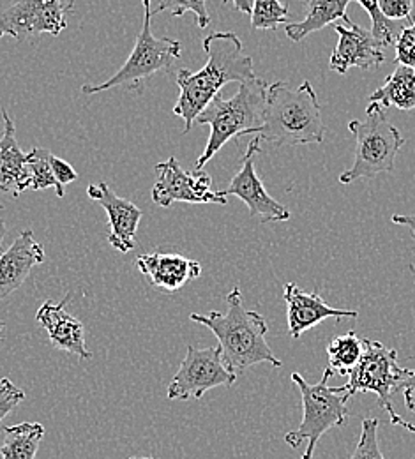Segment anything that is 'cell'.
<instances>
[{
	"mask_svg": "<svg viewBox=\"0 0 415 459\" xmlns=\"http://www.w3.org/2000/svg\"><path fill=\"white\" fill-rule=\"evenodd\" d=\"M207 64L191 73L180 69L177 85L180 89L174 114L184 120V134H187L211 101L221 94V89L232 82L246 83L255 78L253 58L244 54L242 41L234 32H214L203 39Z\"/></svg>",
	"mask_w": 415,
	"mask_h": 459,
	"instance_id": "cell-1",
	"label": "cell"
},
{
	"mask_svg": "<svg viewBox=\"0 0 415 459\" xmlns=\"http://www.w3.org/2000/svg\"><path fill=\"white\" fill-rule=\"evenodd\" d=\"M229 311H211L209 315L193 313L189 318L207 329L218 338L225 364L236 373L242 375L249 368L267 362L274 368H281V360L274 355L265 336L269 333L265 318L242 304V293L234 288L227 295Z\"/></svg>",
	"mask_w": 415,
	"mask_h": 459,
	"instance_id": "cell-2",
	"label": "cell"
},
{
	"mask_svg": "<svg viewBox=\"0 0 415 459\" xmlns=\"http://www.w3.org/2000/svg\"><path fill=\"white\" fill-rule=\"evenodd\" d=\"M325 133L327 126L309 82H302L297 89L285 82L269 85L264 126L255 133L262 142L274 147L311 145L322 143Z\"/></svg>",
	"mask_w": 415,
	"mask_h": 459,
	"instance_id": "cell-3",
	"label": "cell"
},
{
	"mask_svg": "<svg viewBox=\"0 0 415 459\" xmlns=\"http://www.w3.org/2000/svg\"><path fill=\"white\" fill-rule=\"evenodd\" d=\"M267 89L269 85L260 78L238 83V94L232 100H223L221 94H218L196 117V124L211 126V134L203 154L195 163V170H203L232 138L255 134L264 126Z\"/></svg>",
	"mask_w": 415,
	"mask_h": 459,
	"instance_id": "cell-4",
	"label": "cell"
},
{
	"mask_svg": "<svg viewBox=\"0 0 415 459\" xmlns=\"http://www.w3.org/2000/svg\"><path fill=\"white\" fill-rule=\"evenodd\" d=\"M334 373L331 368L324 371V377L318 384H307L300 373H292V380L300 391L304 417L296 431H289L285 435V442L298 449L302 444L306 451L300 459L313 458V453L320 442V438L333 428H342L349 420L347 403L352 398L347 385L329 387L327 382Z\"/></svg>",
	"mask_w": 415,
	"mask_h": 459,
	"instance_id": "cell-5",
	"label": "cell"
},
{
	"mask_svg": "<svg viewBox=\"0 0 415 459\" xmlns=\"http://www.w3.org/2000/svg\"><path fill=\"white\" fill-rule=\"evenodd\" d=\"M349 129L356 136V158L352 169L340 175L342 184H350L357 178H371L378 173L394 172L396 156L405 145V138L387 120L385 110L376 105H367L364 120H352Z\"/></svg>",
	"mask_w": 415,
	"mask_h": 459,
	"instance_id": "cell-6",
	"label": "cell"
},
{
	"mask_svg": "<svg viewBox=\"0 0 415 459\" xmlns=\"http://www.w3.org/2000/svg\"><path fill=\"white\" fill-rule=\"evenodd\" d=\"M142 4H143V23L131 56L124 62L119 71L107 82L98 85H83L82 87L83 94H99V92L112 91L116 87H127L133 91H140L145 80H149L158 73L170 71L174 62L180 58L182 45L178 41L170 38H156L152 34L151 0H142Z\"/></svg>",
	"mask_w": 415,
	"mask_h": 459,
	"instance_id": "cell-7",
	"label": "cell"
},
{
	"mask_svg": "<svg viewBox=\"0 0 415 459\" xmlns=\"http://www.w3.org/2000/svg\"><path fill=\"white\" fill-rule=\"evenodd\" d=\"M409 375L411 369L400 368L398 364V350L378 342L364 340V353L354 371L349 375L347 389L350 396H356L357 393L376 394L380 408L387 411L391 422L415 433L414 424L403 420L391 403Z\"/></svg>",
	"mask_w": 415,
	"mask_h": 459,
	"instance_id": "cell-8",
	"label": "cell"
},
{
	"mask_svg": "<svg viewBox=\"0 0 415 459\" xmlns=\"http://www.w3.org/2000/svg\"><path fill=\"white\" fill-rule=\"evenodd\" d=\"M236 382L238 375L225 364L220 344L211 348L187 346L167 398L170 402L200 400L205 393L216 387H232Z\"/></svg>",
	"mask_w": 415,
	"mask_h": 459,
	"instance_id": "cell-9",
	"label": "cell"
},
{
	"mask_svg": "<svg viewBox=\"0 0 415 459\" xmlns=\"http://www.w3.org/2000/svg\"><path fill=\"white\" fill-rule=\"evenodd\" d=\"M74 0H18L0 14V38L11 36L25 41L32 36H60L67 29V18Z\"/></svg>",
	"mask_w": 415,
	"mask_h": 459,
	"instance_id": "cell-10",
	"label": "cell"
},
{
	"mask_svg": "<svg viewBox=\"0 0 415 459\" xmlns=\"http://www.w3.org/2000/svg\"><path fill=\"white\" fill-rule=\"evenodd\" d=\"M160 175L152 187V202L160 207H170L176 202L184 204H218L227 205V195L212 189V178L203 170L186 172L177 158H170L156 165Z\"/></svg>",
	"mask_w": 415,
	"mask_h": 459,
	"instance_id": "cell-11",
	"label": "cell"
},
{
	"mask_svg": "<svg viewBox=\"0 0 415 459\" xmlns=\"http://www.w3.org/2000/svg\"><path fill=\"white\" fill-rule=\"evenodd\" d=\"M260 143L262 140L258 136H255L247 143L246 154L242 158V167L223 193L227 196L232 195L240 198L247 205L249 216L256 218L260 223L289 221L290 211L267 193L264 182L255 170V156L260 152Z\"/></svg>",
	"mask_w": 415,
	"mask_h": 459,
	"instance_id": "cell-12",
	"label": "cell"
},
{
	"mask_svg": "<svg viewBox=\"0 0 415 459\" xmlns=\"http://www.w3.org/2000/svg\"><path fill=\"white\" fill-rule=\"evenodd\" d=\"M334 30L340 39L329 60V67L338 74H345L352 67H380L385 60L384 47L373 38L371 30H366L354 22L350 25H334Z\"/></svg>",
	"mask_w": 415,
	"mask_h": 459,
	"instance_id": "cell-13",
	"label": "cell"
},
{
	"mask_svg": "<svg viewBox=\"0 0 415 459\" xmlns=\"http://www.w3.org/2000/svg\"><path fill=\"white\" fill-rule=\"evenodd\" d=\"M91 200L98 202L108 214V242L120 253H129L134 249V235L142 221V211L129 200L120 198L116 191L105 184H91L87 187Z\"/></svg>",
	"mask_w": 415,
	"mask_h": 459,
	"instance_id": "cell-14",
	"label": "cell"
},
{
	"mask_svg": "<svg viewBox=\"0 0 415 459\" xmlns=\"http://www.w3.org/2000/svg\"><path fill=\"white\" fill-rule=\"evenodd\" d=\"M283 299L287 304L289 331L294 340H298L304 333L322 324L327 318H357L359 311L331 307L316 291L307 293L297 287L296 283H287Z\"/></svg>",
	"mask_w": 415,
	"mask_h": 459,
	"instance_id": "cell-15",
	"label": "cell"
},
{
	"mask_svg": "<svg viewBox=\"0 0 415 459\" xmlns=\"http://www.w3.org/2000/svg\"><path fill=\"white\" fill-rule=\"evenodd\" d=\"M45 262V249L32 230H23L0 255V300L22 287L34 267Z\"/></svg>",
	"mask_w": 415,
	"mask_h": 459,
	"instance_id": "cell-16",
	"label": "cell"
},
{
	"mask_svg": "<svg viewBox=\"0 0 415 459\" xmlns=\"http://www.w3.org/2000/svg\"><path fill=\"white\" fill-rule=\"evenodd\" d=\"M67 299L69 295L60 302H43L36 313V320L47 331L54 348L65 353H73L82 360H89L92 359V353L87 350L85 344V327L78 318L65 311Z\"/></svg>",
	"mask_w": 415,
	"mask_h": 459,
	"instance_id": "cell-17",
	"label": "cell"
},
{
	"mask_svg": "<svg viewBox=\"0 0 415 459\" xmlns=\"http://www.w3.org/2000/svg\"><path fill=\"white\" fill-rule=\"evenodd\" d=\"M136 269L152 287L165 293H176L202 274V265L196 260H189L174 253L142 255L136 258Z\"/></svg>",
	"mask_w": 415,
	"mask_h": 459,
	"instance_id": "cell-18",
	"label": "cell"
},
{
	"mask_svg": "<svg viewBox=\"0 0 415 459\" xmlns=\"http://www.w3.org/2000/svg\"><path fill=\"white\" fill-rule=\"evenodd\" d=\"M4 129L0 136V193L18 198L30 189L32 175L29 169V154H25L16 140V127L13 118L2 108Z\"/></svg>",
	"mask_w": 415,
	"mask_h": 459,
	"instance_id": "cell-19",
	"label": "cell"
},
{
	"mask_svg": "<svg viewBox=\"0 0 415 459\" xmlns=\"http://www.w3.org/2000/svg\"><path fill=\"white\" fill-rule=\"evenodd\" d=\"M354 0H306V16L298 23H289L285 27L289 39L298 43L309 34L333 25L336 20H342L343 25H350L352 20L347 14V7Z\"/></svg>",
	"mask_w": 415,
	"mask_h": 459,
	"instance_id": "cell-20",
	"label": "cell"
},
{
	"mask_svg": "<svg viewBox=\"0 0 415 459\" xmlns=\"http://www.w3.org/2000/svg\"><path fill=\"white\" fill-rule=\"evenodd\" d=\"M371 105L387 110L391 107L398 110H414L415 108V69L398 64V67L389 74L385 83L376 89L369 100Z\"/></svg>",
	"mask_w": 415,
	"mask_h": 459,
	"instance_id": "cell-21",
	"label": "cell"
},
{
	"mask_svg": "<svg viewBox=\"0 0 415 459\" xmlns=\"http://www.w3.org/2000/svg\"><path fill=\"white\" fill-rule=\"evenodd\" d=\"M45 437V426L39 422H22L4 429L0 459H36Z\"/></svg>",
	"mask_w": 415,
	"mask_h": 459,
	"instance_id": "cell-22",
	"label": "cell"
},
{
	"mask_svg": "<svg viewBox=\"0 0 415 459\" xmlns=\"http://www.w3.org/2000/svg\"><path fill=\"white\" fill-rule=\"evenodd\" d=\"M364 353V340H360L354 331L334 338L327 344V359L331 371L334 375H350Z\"/></svg>",
	"mask_w": 415,
	"mask_h": 459,
	"instance_id": "cell-23",
	"label": "cell"
},
{
	"mask_svg": "<svg viewBox=\"0 0 415 459\" xmlns=\"http://www.w3.org/2000/svg\"><path fill=\"white\" fill-rule=\"evenodd\" d=\"M52 152L48 149L34 147L29 152V169L32 175V191H43L47 187H56L57 196H64V186L60 184L52 169Z\"/></svg>",
	"mask_w": 415,
	"mask_h": 459,
	"instance_id": "cell-24",
	"label": "cell"
},
{
	"mask_svg": "<svg viewBox=\"0 0 415 459\" xmlns=\"http://www.w3.org/2000/svg\"><path fill=\"white\" fill-rule=\"evenodd\" d=\"M289 7L281 0H255L251 11V25L258 30H276L289 25Z\"/></svg>",
	"mask_w": 415,
	"mask_h": 459,
	"instance_id": "cell-25",
	"label": "cell"
},
{
	"mask_svg": "<svg viewBox=\"0 0 415 459\" xmlns=\"http://www.w3.org/2000/svg\"><path fill=\"white\" fill-rule=\"evenodd\" d=\"M169 11L172 16H184L186 13H193L196 25L200 29H207L211 23V16L207 11V0H161L160 5L152 11V16Z\"/></svg>",
	"mask_w": 415,
	"mask_h": 459,
	"instance_id": "cell-26",
	"label": "cell"
},
{
	"mask_svg": "<svg viewBox=\"0 0 415 459\" xmlns=\"http://www.w3.org/2000/svg\"><path fill=\"white\" fill-rule=\"evenodd\" d=\"M359 4L367 11L369 18H371V23H373V38L385 48V47H391L396 43V38H398V30H396V23L387 20L380 7H378V0H359Z\"/></svg>",
	"mask_w": 415,
	"mask_h": 459,
	"instance_id": "cell-27",
	"label": "cell"
},
{
	"mask_svg": "<svg viewBox=\"0 0 415 459\" xmlns=\"http://www.w3.org/2000/svg\"><path fill=\"white\" fill-rule=\"evenodd\" d=\"M378 419L366 417L362 420V433L357 442L356 451L349 459H385L378 446Z\"/></svg>",
	"mask_w": 415,
	"mask_h": 459,
	"instance_id": "cell-28",
	"label": "cell"
},
{
	"mask_svg": "<svg viewBox=\"0 0 415 459\" xmlns=\"http://www.w3.org/2000/svg\"><path fill=\"white\" fill-rule=\"evenodd\" d=\"M396 64H403L415 69V22L400 30L396 38Z\"/></svg>",
	"mask_w": 415,
	"mask_h": 459,
	"instance_id": "cell-29",
	"label": "cell"
},
{
	"mask_svg": "<svg viewBox=\"0 0 415 459\" xmlns=\"http://www.w3.org/2000/svg\"><path fill=\"white\" fill-rule=\"evenodd\" d=\"M23 400L25 393L20 387H16L9 378H0V420L5 419Z\"/></svg>",
	"mask_w": 415,
	"mask_h": 459,
	"instance_id": "cell-30",
	"label": "cell"
},
{
	"mask_svg": "<svg viewBox=\"0 0 415 459\" xmlns=\"http://www.w3.org/2000/svg\"><path fill=\"white\" fill-rule=\"evenodd\" d=\"M378 7L382 14L391 22H400V20L415 22L412 18L414 0H378Z\"/></svg>",
	"mask_w": 415,
	"mask_h": 459,
	"instance_id": "cell-31",
	"label": "cell"
},
{
	"mask_svg": "<svg viewBox=\"0 0 415 459\" xmlns=\"http://www.w3.org/2000/svg\"><path fill=\"white\" fill-rule=\"evenodd\" d=\"M52 169H54V173H56V177H57V180L62 186L78 180L76 170L67 161L60 160L57 156H52Z\"/></svg>",
	"mask_w": 415,
	"mask_h": 459,
	"instance_id": "cell-32",
	"label": "cell"
},
{
	"mask_svg": "<svg viewBox=\"0 0 415 459\" xmlns=\"http://www.w3.org/2000/svg\"><path fill=\"white\" fill-rule=\"evenodd\" d=\"M403 396H405V406L415 415V371L411 369V375L407 380L402 384Z\"/></svg>",
	"mask_w": 415,
	"mask_h": 459,
	"instance_id": "cell-33",
	"label": "cell"
},
{
	"mask_svg": "<svg viewBox=\"0 0 415 459\" xmlns=\"http://www.w3.org/2000/svg\"><path fill=\"white\" fill-rule=\"evenodd\" d=\"M393 223L394 225H402V227H407L411 230L412 237L415 238V214L414 216H400V214H394L393 216Z\"/></svg>",
	"mask_w": 415,
	"mask_h": 459,
	"instance_id": "cell-34",
	"label": "cell"
},
{
	"mask_svg": "<svg viewBox=\"0 0 415 459\" xmlns=\"http://www.w3.org/2000/svg\"><path fill=\"white\" fill-rule=\"evenodd\" d=\"M227 2H230V0H223V4H227ZM232 2H234V5H236L238 11L244 13V14H251V11H253V2H255V0H232Z\"/></svg>",
	"mask_w": 415,
	"mask_h": 459,
	"instance_id": "cell-35",
	"label": "cell"
},
{
	"mask_svg": "<svg viewBox=\"0 0 415 459\" xmlns=\"http://www.w3.org/2000/svg\"><path fill=\"white\" fill-rule=\"evenodd\" d=\"M2 209H4V207L0 205V212H2ZM4 237H5V225H4V221L0 220V255L4 253V251H2V242H4Z\"/></svg>",
	"mask_w": 415,
	"mask_h": 459,
	"instance_id": "cell-36",
	"label": "cell"
},
{
	"mask_svg": "<svg viewBox=\"0 0 415 459\" xmlns=\"http://www.w3.org/2000/svg\"><path fill=\"white\" fill-rule=\"evenodd\" d=\"M4 329H5V324L0 320V336H2V331H4Z\"/></svg>",
	"mask_w": 415,
	"mask_h": 459,
	"instance_id": "cell-37",
	"label": "cell"
},
{
	"mask_svg": "<svg viewBox=\"0 0 415 459\" xmlns=\"http://www.w3.org/2000/svg\"><path fill=\"white\" fill-rule=\"evenodd\" d=\"M129 459H154V458H129Z\"/></svg>",
	"mask_w": 415,
	"mask_h": 459,
	"instance_id": "cell-38",
	"label": "cell"
}]
</instances>
